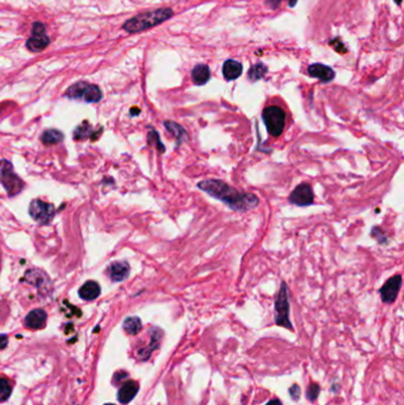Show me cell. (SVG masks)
Here are the masks:
<instances>
[{
	"instance_id": "obj_1",
	"label": "cell",
	"mask_w": 404,
	"mask_h": 405,
	"mask_svg": "<svg viewBox=\"0 0 404 405\" xmlns=\"http://www.w3.org/2000/svg\"><path fill=\"white\" fill-rule=\"evenodd\" d=\"M197 186L212 198L224 202L228 207L234 211L247 212L255 208L260 202V199L256 195L237 191L223 180L205 179L197 184Z\"/></svg>"
},
{
	"instance_id": "obj_2",
	"label": "cell",
	"mask_w": 404,
	"mask_h": 405,
	"mask_svg": "<svg viewBox=\"0 0 404 405\" xmlns=\"http://www.w3.org/2000/svg\"><path fill=\"white\" fill-rule=\"evenodd\" d=\"M173 15V11L171 8H159V10L143 12L141 14H137L132 19L127 20L124 24V29L130 33L141 32V31L148 30L154 27L156 25L161 24L162 21L167 20Z\"/></svg>"
},
{
	"instance_id": "obj_3",
	"label": "cell",
	"mask_w": 404,
	"mask_h": 405,
	"mask_svg": "<svg viewBox=\"0 0 404 405\" xmlns=\"http://www.w3.org/2000/svg\"><path fill=\"white\" fill-rule=\"evenodd\" d=\"M275 323L292 332L294 331L289 319V292L286 282L281 283L280 291L275 300Z\"/></svg>"
},
{
	"instance_id": "obj_4",
	"label": "cell",
	"mask_w": 404,
	"mask_h": 405,
	"mask_svg": "<svg viewBox=\"0 0 404 405\" xmlns=\"http://www.w3.org/2000/svg\"><path fill=\"white\" fill-rule=\"evenodd\" d=\"M262 120L271 136H280L286 126V113L278 105H269L262 111Z\"/></svg>"
},
{
	"instance_id": "obj_5",
	"label": "cell",
	"mask_w": 404,
	"mask_h": 405,
	"mask_svg": "<svg viewBox=\"0 0 404 405\" xmlns=\"http://www.w3.org/2000/svg\"><path fill=\"white\" fill-rule=\"evenodd\" d=\"M65 96L71 100H80L87 103H96L102 99V92L95 84L77 82L67 90Z\"/></svg>"
},
{
	"instance_id": "obj_6",
	"label": "cell",
	"mask_w": 404,
	"mask_h": 405,
	"mask_svg": "<svg viewBox=\"0 0 404 405\" xmlns=\"http://www.w3.org/2000/svg\"><path fill=\"white\" fill-rule=\"evenodd\" d=\"M0 183L7 191L8 196L18 195L24 189V182L14 173L10 161H0Z\"/></svg>"
},
{
	"instance_id": "obj_7",
	"label": "cell",
	"mask_w": 404,
	"mask_h": 405,
	"mask_svg": "<svg viewBox=\"0 0 404 405\" xmlns=\"http://www.w3.org/2000/svg\"><path fill=\"white\" fill-rule=\"evenodd\" d=\"M30 216L39 224H49L56 214V208L52 204L44 202L39 199H33L29 206Z\"/></svg>"
},
{
	"instance_id": "obj_8",
	"label": "cell",
	"mask_w": 404,
	"mask_h": 405,
	"mask_svg": "<svg viewBox=\"0 0 404 405\" xmlns=\"http://www.w3.org/2000/svg\"><path fill=\"white\" fill-rule=\"evenodd\" d=\"M50 38L46 35L44 24L34 23L32 25V36L26 40V48L31 52H40L49 45Z\"/></svg>"
},
{
	"instance_id": "obj_9",
	"label": "cell",
	"mask_w": 404,
	"mask_h": 405,
	"mask_svg": "<svg viewBox=\"0 0 404 405\" xmlns=\"http://www.w3.org/2000/svg\"><path fill=\"white\" fill-rule=\"evenodd\" d=\"M288 201H289L290 204L296 205V206H309V205H312L313 202H314L312 186L306 183L297 185L289 195Z\"/></svg>"
},
{
	"instance_id": "obj_10",
	"label": "cell",
	"mask_w": 404,
	"mask_h": 405,
	"mask_svg": "<svg viewBox=\"0 0 404 405\" xmlns=\"http://www.w3.org/2000/svg\"><path fill=\"white\" fill-rule=\"evenodd\" d=\"M402 287V276L395 275L390 277L381 288V298L384 304H393L397 299V295Z\"/></svg>"
},
{
	"instance_id": "obj_11",
	"label": "cell",
	"mask_w": 404,
	"mask_h": 405,
	"mask_svg": "<svg viewBox=\"0 0 404 405\" xmlns=\"http://www.w3.org/2000/svg\"><path fill=\"white\" fill-rule=\"evenodd\" d=\"M131 267L126 261H118L108 267L107 274L113 282H122L130 276Z\"/></svg>"
},
{
	"instance_id": "obj_12",
	"label": "cell",
	"mask_w": 404,
	"mask_h": 405,
	"mask_svg": "<svg viewBox=\"0 0 404 405\" xmlns=\"http://www.w3.org/2000/svg\"><path fill=\"white\" fill-rule=\"evenodd\" d=\"M307 73H308V75L311 77L320 80L321 82H325V83L331 82V81L334 79V76H336V73H334L332 68L327 67V65H324V64H319V63L309 65Z\"/></svg>"
},
{
	"instance_id": "obj_13",
	"label": "cell",
	"mask_w": 404,
	"mask_h": 405,
	"mask_svg": "<svg viewBox=\"0 0 404 405\" xmlns=\"http://www.w3.org/2000/svg\"><path fill=\"white\" fill-rule=\"evenodd\" d=\"M46 313L43 309H33L25 317V326L31 329H38L45 326Z\"/></svg>"
},
{
	"instance_id": "obj_14",
	"label": "cell",
	"mask_w": 404,
	"mask_h": 405,
	"mask_svg": "<svg viewBox=\"0 0 404 405\" xmlns=\"http://www.w3.org/2000/svg\"><path fill=\"white\" fill-rule=\"evenodd\" d=\"M137 392H139V384L136 382L130 381L127 383H125L124 385L121 386V389L119 390V402L122 404H127L135 397Z\"/></svg>"
},
{
	"instance_id": "obj_15",
	"label": "cell",
	"mask_w": 404,
	"mask_h": 405,
	"mask_svg": "<svg viewBox=\"0 0 404 405\" xmlns=\"http://www.w3.org/2000/svg\"><path fill=\"white\" fill-rule=\"evenodd\" d=\"M101 294V287L98 282L95 281H88L81 287L78 291V295L81 299L86 301H93L98 299Z\"/></svg>"
},
{
	"instance_id": "obj_16",
	"label": "cell",
	"mask_w": 404,
	"mask_h": 405,
	"mask_svg": "<svg viewBox=\"0 0 404 405\" xmlns=\"http://www.w3.org/2000/svg\"><path fill=\"white\" fill-rule=\"evenodd\" d=\"M164 126L167 132H170L172 135L175 138V143H177V147L180 146L181 143L185 142L189 140V134L183 127L180 126L179 123L173 122V121H165Z\"/></svg>"
},
{
	"instance_id": "obj_17",
	"label": "cell",
	"mask_w": 404,
	"mask_h": 405,
	"mask_svg": "<svg viewBox=\"0 0 404 405\" xmlns=\"http://www.w3.org/2000/svg\"><path fill=\"white\" fill-rule=\"evenodd\" d=\"M242 70H243L242 64H241L240 62H236L234 60H228L223 64V69H222L225 80L228 81H234L239 79L241 75H242Z\"/></svg>"
},
{
	"instance_id": "obj_18",
	"label": "cell",
	"mask_w": 404,
	"mask_h": 405,
	"mask_svg": "<svg viewBox=\"0 0 404 405\" xmlns=\"http://www.w3.org/2000/svg\"><path fill=\"white\" fill-rule=\"evenodd\" d=\"M191 76H192V81L196 86H203V84L209 82L211 73H210L208 65L198 64L193 68Z\"/></svg>"
},
{
	"instance_id": "obj_19",
	"label": "cell",
	"mask_w": 404,
	"mask_h": 405,
	"mask_svg": "<svg viewBox=\"0 0 404 405\" xmlns=\"http://www.w3.org/2000/svg\"><path fill=\"white\" fill-rule=\"evenodd\" d=\"M162 331L160 328H153L152 332H151V345H149V347L145 348V350H141L140 351V356L141 358H143L142 360H147L149 357H151L152 352L155 351L156 348L159 347V344H160V340L162 338Z\"/></svg>"
},
{
	"instance_id": "obj_20",
	"label": "cell",
	"mask_w": 404,
	"mask_h": 405,
	"mask_svg": "<svg viewBox=\"0 0 404 405\" xmlns=\"http://www.w3.org/2000/svg\"><path fill=\"white\" fill-rule=\"evenodd\" d=\"M25 281L37 287H43L44 283L49 282V277L42 270H29L25 274Z\"/></svg>"
},
{
	"instance_id": "obj_21",
	"label": "cell",
	"mask_w": 404,
	"mask_h": 405,
	"mask_svg": "<svg viewBox=\"0 0 404 405\" xmlns=\"http://www.w3.org/2000/svg\"><path fill=\"white\" fill-rule=\"evenodd\" d=\"M64 139V134L57 129H48L43 133L42 142L45 145H57Z\"/></svg>"
},
{
	"instance_id": "obj_22",
	"label": "cell",
	"mask_w": 404,
	"mask_h": 405,
	"mask_svg": "<svg viewBox=\"0 0 404 405\" xmlns=\"http://www.w3.org/2000/svg\"><path fill=\"white\" fill-rule=\"evenodd\" d=\"M141 328H142V322L137 316L127 317V319L124 321V329L126 331L127 334L135 335L140 331H141Z\"/></svg>"
},
{
	"instance_id": "obj_23",
	"label": "cell",
	"mask_w": 404,
	"mask_h": 405,
	"mask_svg": "<svg viewBox=\"0 0 404 405\" xmlns=\"http://www.w3.org/2000/svg\"><path fill=\"white\" fill-rule=\"evenodd\" d=\"M267 70H268L267 67L262 63H258L256 65H253L248 73L249 80L253 81V82H256V81L261 80L262 77L266 75V73H267Z\"/></svg>"
},
{
	"instance_id": "obj_24",
	"label": "cell",
	"mask_w": 404,
	"mask_h": 405,
	"mask_svg": "<svg viewBox=\"0 0 404 405\" xmlns=\"http://www.w3.org/2000/svg\"><path fill=\"white\" fill-rule=\"evenodd\" d=\"M148 143H149V145H153L154 147H156V149H158V151L160 152V153H164V152H165L164 143L161 142L160 136H159V133L154 129H152L151 132L148 133Z\"/></svg>"
},
{
	"instance_id": "obj_25",
	"label": "cell",
	"mask_w": 404,
	"mask_h": 405,
	"mask_svg": "<svg viewBox=\"0 0 404 405\" xmlns=\"http://www.w3.org/2000/svg\"><path fill=\"white\" fill-rule=\"evenodd\" d=\"M321 388L320 385L317 384V383H311L308 386H307L306 390V398L309 402H315L317 398L319 397V394H320Z\"/></svg>"
},
{
	"instance_id": "obj_26",
	"label": "cell",
	"mask_w": 404,
	"mask_h": 405,
	"mask_svg": "<svg viewBox=\"0 0 404 405\" xmlns=\"http://www.w3.org/2000/svg\"><path fill=\"white\" fill-rule=\"evenodd\" d=\"M12 388L7 379L0 378V402H4L10 397Z\"/></svg>"
},
{
	"instance_id": "obj_27",
	"label": "cell",
	"mask_w": 404,
	"mask_h": 405,
	"mask_svg": "<svg viewBox=\"0 0 404 405\" xmlns=\"http://www.w3.org/2000/svg\"><path fill=\"white\" fill-rule=\"evenodd\" d=\"M371 236L376 238V241H378L381 244H384L387 243V237H385V233L382 231L380 227H374L371 231Z\"/></svg>"
},
{
	"instance_id": "obj_28",
	"label": "cell",
	"mask_w": 404,
	"mask_h": 405,
	"mask_svg": "<svg viewBox=\"0 0 404 405\" xmlns=\"http://www.w3.org/2000/svg\"><path fill=\"white\" fill-rule=\"evenodd\" d=\"M89 133H90L89 127H78V128L75 130L74 136H75V139H78V140L86 139V138H88V135H89Z\"/></svg>"
},
{
	"instance_id": "obj_29",
	"label": "cell",
	"mask_w": 404,
	"mask_h": 405,
	"mask_svg": "<svg viewBox=\"0 0 404 405\" xmlns=\"http://www.w3.org/2000/svg\"><path fill=\"white\" fill-rule=\"evenodd\" d=\"M288 392H289V396L292 397V400L297 401L300 398V394H301V390H300L299 385L294 384L292 388H289V391H288Z\"/></svg>"
},
{
	"instance_id": "obj_30",
	"label": "cell",
	"mask_w": 404,
	"mask_h": 405,
	"mask_svg": "<svg viewBox=\"0 0 404 405\" xmlns=\"http://www.w3.org/2000/svg\"><path fill=\"white\" fill-rule=\"evenodd\" d=\"M7 336L5 334H0V350H2V348H5L7 346Z\"/></svg>"
},
{
	"instance_id": "obj_31",
	"label": "cell",
	"mask_w": 404,
	"mask_h": 405,
	"mask_svg": "<svg viewBox=\"0 0 404 405\" xmlns=\"http://www.w3.org/2000/svg\"><path fill=\"white\" fill-rule=\"evenodd\" d=\"M280 1L281 0H268V4L270 5L273 8H276L278 4H280Z\"/></svg>"
},
{
	"instance_id": "obj_32",
	"label": "cell",
	"mask_w": 404,
	"mask_h": 405,
	"mask_svg": "<svg viewBox=\"0 0 404 405\" xmlns=\"http://www.w3.org/2000/svg\"><path fill=\"white\" fill-rule=\"evenodd\" d=\"M266 405H282V402H281L280 400H277V398H275V400L269 401Z\"/></svg>"
},
{
	"instance_id": "obj_33",
	"label": "cell",
	"mask_w": 404,
	"mask_h": 405,
	"mask_svg": "<svg viewBox=\"0 0 404 405\" xmlns=\"http://www.w3.org/2000/svg\"><path fill=\"white\" fill-rule=\"evenodd\" d=\"M139 113H140V110H139V109H132V114L136 115V114H139Z\"/></svg>"
},
{
	"instance_id": "obj_34",
	"label": "cell",
	"mask_w": 404,
	"mask_h": 405,
	"mask_svg": "<svg viewBox=\"0 0 404 405\" xmlns=\"http://www.w3.org/2000/svg\"><path fill=\"white\" fill-rule=\"evenodd\" d=\"M295 4H296V0H292V1H289V5L292 6V7H293V6L295 5Z\"/></svg>"
},
{
	"instance_id": "obj_35",
	"label": "cell",
	"mask_w": 404,
	"mask_h": 405,
	"mask_svg": "<svg viewBox=\"0 0 404 405\" xmlns=\"http://www.w3.org/2000/svg\"><path fill=\"white\" fill-rule=\"evenodd\" d=\"M396 1H397V2H399V4H401V0H396Z\"/></svg>"
},
{
	"instance_id": "obj_36",
	"label": "cell",
	"mask_w": 404,
	"mask_h": 405,
	"mask_svg": "<svg viewBox=\"0 0 404 405\" xmlns=\"http://www.w3.org/2000/svg\"><path fill=\"white\" fill-rule=\"evenodd\" d=\"M106 405H114V404H106Z\"/></svg>"
}]
</instances>
